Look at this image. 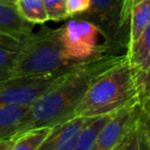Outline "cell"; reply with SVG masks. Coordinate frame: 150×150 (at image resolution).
<instances>
[{"mask_svg":"<svg viewBox=\"0 0 150 150\" xmlns=\"http://www.w3.org/2000/svg\"><path fill=\"white\" fill-rule=\"evenodd\" d=\"M126 59V54L105 52L76 65L63 73L42 96L29 106L20 128L11 138L32 128L53 126L71 118V114L93 81Z\"/></svg>","mask_w":150,"mask_h":150,"instance_id":"cell-1","label":"cell"},{"mask_svg":"<svg viewBox=\"0 0 150 150\" xmlns=\"http://www.w3.org/2000/svg\"><path fill=\"white\" fill-rule=\"evenodd\" d=\"M139 101L138 75L126 59L93 81L71 118L107 115Z\"/></svg>","mask_w":150,"mask_h":150,"instance_id":"cell-2","label":"cell"},{"mask_svg":"<svg viewBox=\"0 0 150 150\" xmlns=\"http://www.w3.org/2000/svg\"><path fill=\"white\" fill-rule=\"evenodd\" d=\"M78 64L71 63L63 54L59 28L43 27L37 33L24 37L23 47L10 70V77L61 74Z\"/></svg>","mask_w":150,"mask_h":150,"instance_id":"cell-3","label":"cell"},{"mask_svg":"<svg viewBox=\"0 0 150 150\" xmlns=\"http://www.w3.org/2000/svg\"><path fill=\"white\" fill-rule=\"evenodd\" d=\"M93 23L104 37L103 45L109 52H127L130 26L124 22L122 14V0H91L88 11L81 18Z\"/></svg>","mask_w":150,"mask_h":150,"instance_id":"cell-4","label":"cell"},{"mask_svg":"<svg viewBox=\"0 0 150 150\" xmlns=\"http://www.w3.org/2000/svg\"><path fill=\"white\" fill-rule=\"evenodd\" d=\"M99 29L84 19H75L59 28V40L65 58L73 64H81L105 52L103 44L98 43Z\"/></svg>","mask_w":150,"mask_h":150,"instance_id":"cell-5","label":"cell"},{"mask_svg":"<svg viewBox=\"0 0 150 150\" xmlns=\"http://www.w3.org/2000/svg\"><path fill=\"white\" fill-rule=\"evenodd\" d=\"M62 74L18 76L2 80L0 81V105L31 106Z\"/></svg>","mask_w":150,"mask_h":150,"instance_id":"cell-6","label":"cell"},{"mask_svg":"<svg viewBox=\"0 0 150 150\" xmlns=\"http://www.w3.org/2000/svg\"><path fill=\"white\" fill-rule=\"evenodd\" d=\"M140 101L111 114L98 133L90 150H113L131 130L140 113Z\"/></svg>","mask_w":150,"mask_h":150,"instance_id":"cell-7","label":"cell"},{"mask_svg":"<svg viewBox=\"0 0 150 150\" xmlns=\"http://www.w3.org/2000/svg\"><path fill=\"white\" fill-rule=\"evenodd\" d=\"M91 119L92 118L73 117L54 124L38 150H73L81 132Z\"/></svg>","mask_w":150,"mask_h":150,"instance_id":"cell-8","label":"cell"},{"mask_svg":"<svg viewBox=\"0 0 150 150\" xmlns=\"http://www.w3.org/2000/svg\"><path fill=\"white\" fill-rule=\"evenodd\" d=\"M33 26L20 16L14 4L0 0V35L23 38L33 32Z\"/></svg>","mask_w":150,"mask_h":150,"instance_id":"cell-9","label":"cell"},{"mask_svg":"<svg viewBox=\"0 0 150 150\" xmlns=\"http://www.w3.org/2000/svg\"><path fill=\"white\" fill-rule=\"evenodd\" d=\"M127 60L137 75L141 76L150 66V23L137 40L127 50Z\"/></svg>","mask_w":150,"mask_h":150,"instance_id":"cell-10","label":"cell"},{"mask_svg":"<svg viewBox=\"0 0 150 150\" xmlns=\"http://www.w3.org/2000/svg\"><path fill=\"white\" fill-rule=\"evenodd\" d=\"M23 38L0 35V81L10 77L13 67L23 47Z\"/></svg>","mask_w":150,"mask_h":150,"instance_id":"cell-11","label":"cell"},{"mask_svg":"<svg viewBox=\"0 0 150 150\" xmlns=\"http://www.w3.org/2000/svg\"><path fill=\"white\" fill-rule=\"evenodd\" d=\"M29 106L0 105V140L11 138L20 128Z\"/></svg>","mask_w":150,"mask_h":150,"instance_id":"cell-12","label":"cell"},{"mask_svg":"<svg viewBox=\"0 0 150 150\" xmlns=\"http://www.w3.org/2000/svg\"><path fill=\"white\" fill-rule=\"evenodd\" d=\"M150 23V0H143L136 4L131 11L130 33L128 48L137 40ZM127 48V50H128Z\"/></svg>","mask_w":150,"mask_h":150,"instance_id":"cell-13","label":"cell"},{"mask_svg":"<svg viewBox=\"0 0 150 150\" xmlns=\"http://www.w3.org/2000/svg\"><path fill=\"white\" fill-rule=\"evenodd\" d=\"M52 126H43L26 131L14 137L9 150H38L49 135Z\"/></svg>","mask_w":150,"mask_h":150,"instance_id":"cell-14","label":"cell"},{"mask_svg":"<svg viewBox=\"0 0 150 150\" xmlns=\"http://www.w3.org/2000/svg\"><path fill=\"white\" fill-rule=\"evenodd\" d=\"M14 6L20 16L33 25L49 21L43 0H16Z\"/></svg>","mask_w":150,"mask_h":150,"instance_id":"cell-15","label":"cell"},{"mask_svg":"<svg viewBox=\"0 0 150 150\" xmlns=\"http://www.w3.org/2000/svg\"><path fill=\"white\" fill-rule=\"evenodd\" d=\"M111 114L92 118L81 132V135L73 150H90L93 142L95 141V138L97 137L101 128L104 126V124L108 121Z\"/></svg>","mask_w":150,"mask_h":150,"instance_id":"cell-16","label":"cell"},{"mask_svg":"<svg viewBox=\"0 0 150 150\" xmlns=\"http://www.w3.org/2000/svg\"><path fill=\"white\" fill-rule=\"evenodd\" d=\"M113 150H149L140 132L137 120L122 142Z\"/></svg>","mask_w":150,"mask_h":150,"instance_id":"cell-17","label":"cell"},{"mask_svg":"<svg viewBox=\"0 0 150 150\" xmlns=\"http://www.w3.org/2000/svg\"><path fill=\"white\" fill-rule=\"evenodd\" d=\"M48 19L59 22L67 19L65 12V0H43Z\"/></svg>","mask_w":150,"mask_h":150,"instance_id":"cell-18","label":"cell"},{"mask_svg":"<svg viewBox=\"0 0 150 150\" xmlns=\"http://www.w3.org/2000/svg\"><path fill=\"white\" fill-rule=\"evenodd\" d=\"M91 0H65V12L67 18L83 14L89 10Z\"/></svg>","mask_w":150,"mask_h":150,"instance_id":"cell-19","label":"cell"},{"mask_svg":"<svg viewBox=\"0 0 150 150\" xmlns=\"http://www.w3.org/2000/svg\"><path fill=\"white\" fill-rule=\"evenodd\" d=\"M137 123H138L140 132L144 138L145 143L150 150V114L144 113L140 110Z\"/></svg>","mask_w":150,"mask_h":150,"instance_id":"cell-20","label":"cell"},{"mask_svg":"<svg viewBox=\"0 0 150 150\" xmlns=\"http://www.w3.org/2000/svg\"><path fill=\"white\" fill-rule=\"evenodd\" d=\"M139 92H140V100L150 94V66L145 73L138 77Z\"/></svg>","mask_w":150,"mask_h":150,"instance_id":"cell-21","label":"cell"},{"mask_svg":"<svg viewBox=\"0 0 150 150\" xmlns=\"http://www.w3.org/2000/svg\"><path fill=\"white\" fill-rule=\"evenodd\" d=\"M143 0H122V14L124 22L130 26V17L133 7Z\"/></svg>","mask_w":150,"mask_h":150,"instance_id":"cell-22","label":"cell"},{"mask_svg":"<svg viewBox=\"0 0 150 150\" xmlns=\"http://www.w3.org/2000/svg\"><path fill=\"white\" fill-rule=\"evenodd\" d=\"M140 108L142 112L150 114V94L140 100Z\"/></svg>","mask_w":150,"mask_h":150,"instance_id":"cell-23","label":"cell"},{"mask_svg":"<svg viewBox=\"0 0 150 150\" xmlns=\"http://www.w3.org/2000/svg\"><path fill=\"white\" fill-rule=\"evenodd\" d=\"M12 143H13V139L11 138L0 140V150H9Z\"/></svg>","mask_w":150,"mask_h":150,"instance_id":"cell-24","label":"cell"},{"mask_svg":"<svg viewBox=\"0 0 150 150\" xmlns=\"http://www.w3.org/2000/svg\"><path fill=\"white\" fill-rule=\"evenodd\" d=\"M1 1H5V2H8V3L14 4V1H16V0H1Z\"/></svg>","mask_w":150,"mask_h":150,"instance_id":"cell-25","label":"cell"}]
</instances>
